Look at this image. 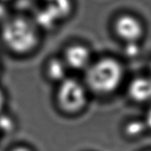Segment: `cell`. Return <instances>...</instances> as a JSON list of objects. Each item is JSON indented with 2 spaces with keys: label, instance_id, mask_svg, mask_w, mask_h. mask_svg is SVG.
<instances>
[{
  "label": "cell",
  "instance_id": "52a82bcc",
  "mask_svg": "<svg viewBox=\"0 0 151 151\" xmlns=\"http://www.w3.org/2000/svg\"><path fill=\"white\" fill-rule=\"evenodd\" d=\"M128 94L137 102L151 100V77H137L132 81L128 86Z\"/></svg>",
  "mask_w": 151,
  "mask_h": 151
},
{
  "label": "cell",
  "instance_id": "7a4b0ae2",
  "mask_svg": "<svg viewBox=\"0 0 151 151\" xmlns=\"http://www.w3.org/2000/svg\"><path fill=\"white\" fill-rule=\"evenodd\" d=\"M123 76V68L117 60L103 58L86 70V86L93 92L107 94L118 88Z\"/></svg>",
  "mask_w": 151,
  "mask_h": 151
},
{
  "label": "cell",
  "instance_id": "6da1fadb",
  "mask_svg": "<svg viewBox=\"0 0 151 151\" xmlns=\"http://www.w3.org/2000/svg\"><path fill=\"white\" fill-rule=\"evenodd\" d=\"M1 40L9 51L17 55H26L38 47L40 29L33 20L17 16L4 20L1 27Z\"/></svg>",
  "mask_w": 151,
  "mask_h": 151
},
{
  "label": "cell",
  "instance_id": "9c48e42d",
  "mask_svg": "<svg viewBox=\"0 0 151 151\" xmlns=\"http://www.w3.org/2000/svg\"><path fill=\"white\" fill-rule=\"evenodd\" d=\"M147 126L145 122L141 120H132L128 123L125 126V133L128 137H136L143 134L146 130Z\"/></svg>",
  "mask_w": 151,
  "mask_h": 151
},
{
  "label": "cell",
  "instance_id": "5bb4252c",
  "mask_svg": "<svg viewBox=\"0 0 151 151\" xmlns=\"http://www.w3.org/2000/svg\"><path fill=\"white\" fill-rule=\"evenodd\" d=\"M12 0H0V3L1 4H6V3H9V2H12Z\"/></svg>",
  "mask_w": 151,
  "mask_h": 151
},
{
  "label": "cell",
  "instance_id": "8992f818",
  "mask_svg": "<svg viewBox=\"0 0 151 151\" xmlns=\"http://www.w3.org/2000/svg\"><path fill=\"white\" fill-rule=\"evenodd\" d=\"M69 69L61 56H52L45 63V75L52 82L59 84L68 78Z\"/></svg>",
  "mask_w": 151,
  "mask_h": 151
},
{
  "label": "cell",
  "instance_id": "3957f363",
  "mask_svg": "<svg viewBox=\"0 0 151 151\" xmlns=\"http://www.w3.org/2000/svg\"><path fill=\"white\" fill-rule=\"evenodd\" d=\"M88 94L86 86L78 80L68 77L58 84L55 102L60 111L67 115H76L86 106Z\"/></svg>",
  "mask_w": 151,
  "mask_h": 151
},
{
  "label": "cell",
  "instance_id": "7c38bea8",
  "mask_svg": "<svg viewBox=\"0 0 151 151\" xmlns=\"http://www.w3.org/2000/svg\"><path fill=\"white\" fill-rule=\"evenodd\" d=\"M9 151H33L32 149L29 146L25 145H17L15 146L12 149H11Z\"/></svg>",
  "mask_w": 151,
  "mask_h": 151
},
{
  "label": "cell",
  "instance_id": "4fadbf2b",
  "mask_svg": "<svg viewBox=\"0 0 151 151\" xmlns=\"http://www.w3.org/2000/svg\"><path fill=\"white\" fill-rule=\"evenodd\" d=\"M145 124L147 126V128H150L151 129V107L148 111L146 116H145Z\"/></svg>",
  "mask_w": 151,
  "mask_h": 151
},
{
  "label": "cell",
  "instance_id": "30bf717a",
  "mask_svg": "<svg viewBox=\"0 0 151 151\" xmlns=\"http://www.w3.org/2000/svg\"><path fill=\"white\" fill-rule=\"evenodd\" d=\"M139 47L136 44V42H130L128 43V46L125 48V53L128 56H135L137 55L139 52Z\"/></svg>",
  "mask_w": 151,
  "mask_h": 151
},
{
  "label": "cell",
  "instance_id": "8fae6325",
  "mask_svg": "<svg viewBox=\"0 0 151 151\" xmlns=\"http://www.w3.org/2000/svg\"><path fill=\"white\" fill-rule=\"evenodd\" d=\"M6 104H7V96L4 89L0 88V113L4 111Z\"/></svg>",
  "mask_w": 151,
  "mask_h": 151
},
{
  "label": "cell",
  "instance_id": "ba28073f",
  "mask_svg": "<svg viewBox=\"0 0 151 151\" xmlns=\"http://www.w3.org/2000/svg\"><path fill=\"white\" fill-rule=\"evenodd\" d=\"M17 128V121L7 112L0 113V134H10Z\"/></svg>",
  "mask_w": 151,
  "mask_h": 151
},
{
  "label": "cell",
  "instance_id": "9a60e30c",
  "mask_svg": "<svg viewBox=\"0 0 151 151\" xmlns=\"http://www.w3.org/2000/svg\"><path fill=\"white\" fill-rule=\"evenodd\" d=\"M150 76H151V63H150ZM151 77V76H150Z\"/></svg>",
  "mask_w": 151,
  "mask_h": 151
},
{
  "label": "cell",
  "instance_id": "277c9868",
  "mask_svg": "<svg viewBox=\"0 0 151 151\" xmlns=\"http://www.w3.org/2000/svg\"><path fill=\"white\" fill-rule=\"evenodd\" d=\"M70 70L86 71L91 64V53L88 47L80 43L69 45L61 55Z\"/></svg>",
  "mask_w": 151,
  "mask_h": 151
},
{
  "label": "cell",
  "instance_id": "5b68a950",
  "mask_svg": "<svg viewBox=\"0 0 151 151\" xmlns=\"http://www.w3.org/2000/svg\"><path fill=\"white\" fill-rule=\"evenodd\" d=\"M115 29L117 35L128 43L136 42L143 33V28L140 21L129 15L119 17L115 22Z\"/></svg>",
  "mask_w": 151,
  "mask_h": 151
}]
</instances>
